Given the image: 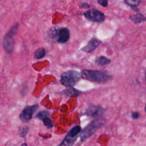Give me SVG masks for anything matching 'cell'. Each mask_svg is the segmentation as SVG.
Wrapping results in <instances>:
<instances>
[{"label": "cell", "mask_w": 146, "mask_h": 146, "mask_svg": "<svg viewBox=\"0 0 146 146\" xmlns=\"http://www.w3.org/2000/svg\"><path fill=\"white\" fill-rule=\"evenodd\" d=\"M104 112V110L100 106H92L87 110V114L91 116L94 119H98Z\"/></svg>", "instance_id": "9"}, {"label": "cell", "mask_w": 146, "mask_h": 146, "mask_svg": "<svg viewBox=\"0 0 146 146\" xmlns=\"http://www.w3.org/2000/svg\"><path fill=\"white\" fill-rule=\"evenodd\" d=\"M141 2V0H125V3L131 7L137 6Z\"/></svg>", "instance_id": "17"}, {"label": "cell", "mask_w": 146, "mask_h": 146, "mask_svg": "<svg viewBox=\"0 0 146 146\" xmlns=\"http://www.w3.org/2000/svg\"><path fill=\"white\" fill-rule=\"evenodd\" d=\"M83 73L88 80L92 82H105L112 78L111 76L100 70H84Z\"/></svg>", "instance_id": "3"}, {"label": "cell", "mask_w": 146, "mask_h": 146, "mask_svg": "<svg viewBox=\"0 0 146 146\" xmlns=\"http://www.w3.org/2000/svg\"><path fill=\"white\" fill-rule=\"evenodd\" d=\"M81 127L80 126H75L73 127L66 135L64 139L60 145H72L78 138V136L80 132Z\"/></svg>", "instance_id": "5"}, {"label": "cell", "mask_w": 146, "mask_h": 146, "mask_svg": "<svg viewBox=\"0 0 146 146\" xmlns=\"http://www.w3.org/2000/svg\"><path fill=\"white\" fill-rule=\"evenodd\" d=\"M100 43L101 41L99 40L98 38L94 37L90 39L88 44L86 46L82 47L81 50L86 52H91L95 50Z\"/></svg>", "instance_id": "8"}, {"label": "cell", "mask_w": 146, "mask_h": 146, "mask_svg": "<svg viewBox=\"0 0 146 146\" xmlns=\"http://www.w3.org/2000/svg\"><path fill=\"white\" fill-rule=\"evenodd\" d=\"M68 88L65 90L63 91V93H64L66 95H68L70 96H72L73 95H78L79 93V91L73 88L72 87H68Z\"/></svg>", "instance_id": "14"}, {"label": "cell", "mask_w": 146, "mask_h": 146, "mask_svg": "<svg viewBox=\"0 0 146 146\" xmlns=\"http://www.w3.org/2000/svg\"><path fill=\"white\" fill-rule=\"evenodd\" d=\"M46 51L44 48L39 47L37 48L34 53V58L35 59H40L45 56Z\"/></svg>", "instance_id": "12"}, {"label": "cell", "mask_w": 146, "mask_h": 146, "mask_svg": "<svg viewBox=\"0 0 146 146\" xmlns=\"http://www.w3.org/2000/svg\"><path fill=\"white\" fill-rule=\"evenodd\" d=\"M80 7H82V8H89L90 7V5H88L86 2H84L81 5Z\"/></svg>", "instance_id": "22"}, {"label": "cell", "mask_w": 146, "mask_h": 146, "mask_svg": "<svg viewBox=\"0 0 146 146\" xmlns=\"http://www.w3.org/2000/svg\"><path fill=\"white\" fill-rule=\"evenodd\" d=\"M139 116H140L139 113L138 112H133L132 113V115H131V117H132V118L133 119H138Z\"/></svg>", "instance_id": "21"}, {"label": "cell", "mask_w": 146, "mask_h": 146, "mask_svg": "<svg viewBox=\"0 0 146 146\" xmlns=\"http://www.w3.org/2000/svg\"><path fill=\"white\" fill-rule=\"evenodd\" d=\"M43 121L44 126H46L47 128L50 129L53 127V123H52V120L49 117H47L44 118L43 120Z\"/></svg>", "instance_id": "19"}, {"label": "cell", "mask_w": 146, "mask_h": 146, "mask_svg": "<svg viewBox=\"0 0 146 146\" xmlns=\"http://www.w3.org/2000/svg\"><path fill=\"white\" fill-rule=\"evenodd\" d=\"M59 29L58 27H54L50 29L48 33V38L51 39H54L58 38V33H59Z\"/></svg>", "instance_id": "13"}, {"label": "cell", "mask_w": 146, "mask_h": 146, "mask_svg": "<svg viewBox=\"0 0 146 146\" xmlns=\"http://www.w3.org/2000/svg\"><path fill=\"white\" fill-rule=\"evenodd\" d=\"M81 74L78 71L70 70L64 71L61 75V83L66 87L74 86L81 78Z\"/></svg>", "instance_id": "2"}, {"label": "cell", "mask_w": 146, "mask_h": 146, "mask_svg": "<svg viewBox=\"0 0 146 146\" xmlns=\"http://www.w3.org/2000/svg\"><path fill=\"white\" fill-rule=\"evenodd\" d=\"M86 19L93 22H102L105 19V15L102 12L95 9H90L84 13Z\"/></svg>", "instance_id": "6"}, {"label": "cell", "mask_w": 146, "mask_h": 146, "mask_svg": "<svg viewBox=\"0 0 146 146\" xmlns=\"http://www.w3.org/2000/svg\"><path fill=\"white\" fill-rule=\"evenodd\" d=\"M144 111H145V112H146V106H145V107L144 108Z\"/></svg>", "instance_id": "23"}, {"label": "cell", "mask_w": 146, "mask_h": 146, "mask_svg": "<svg viewBox=\"0 0 146 146\" xmlns=\"http://www.w3.org/2000/svg\"><path fill=\"white\" fill-rule=\"evenodd\" d=\"M129 18L135 23H140L146 21V17L140 13L131 15Z\"/></svg>", "instance_id": "11"}, {"label": "cell", "mask_w": 146, "mask_h": 146, "mask_svg": "<svg viewBox=\"0 0 146 146\" xmlns=\"http://www.w3.org/2000/svg\"><path fill=\"white\" fill-rule=\"evenodd\" d=\"M50 115V112L47 111H42L39 112L36 115V117L39 120H43L44 118L48 117Z\"/></svg>", "instance_id": "15"}, {"label": "cell", "mask_w": 146, "mask_h": 146, "mask_svg": "<svg viewBox=\"0 0 146 146\" xmlns=\"http://www.w3.org/2000/svg\"><path fill=\"white\" fill-rule=\"evenodd\" d=\"M104 123V122L103 119H97L91 122L83 130V131L80 133V137L81 141H84L90 136H91L99 127L103 125Z\"/></svg>", "instance_id": "4"}, {"label": "cell", "mask_w": 146, "mask_h": 146, "mask_svg": "<svg viewBox=\"0 0 146 146\" xmlns=\"http://www.w3.org/2000/svg\"><path fill=\"white\" fill-rule=\"evenodd\" d=\"M19 27L18 23H15L5 35L3 39V46L7 53H11L15 44V38Z\"/></svg>", "instance_id": "1"}, {"label": "cell", "mask_w": 146, "mask_h": 146, "mask_svg": "<svg viewBox=\"0 0 146 146\" xmlns=\"http://www.w3.org/2000/svg\"><path fill=\"white\" fill-rule=\"evenodd\" d=\"M29 127L28 126H23L22 127H21V128L19 129V135L21 137H25L27 132H29Z\"/></svg>", "instance_id": "18"}, {"label": "cell", "mask_w": 146, "mask_h": 146, "mask_svg": "<svg viewBox=\"0 0 146 146\" xmlns=\"http://www.w3.org/2000/svg\"><path fill=\"white\" fill-rule=\"evenodd\" d=\"M70 36V31L67 28L60 29L59 30L57 42L59 43H64L67 42Z\"/></svg>", "instance_id": "10"}, {"label": "cell", "mask_w": 146, "mask_h": 146, "mask_svg": "<svg viewBox=\"0 0 146 146\" xmlns=\"http://www.w3.org/2000/svg\"><path fill=\"white\" fill-rule=\"evenodd\" d=\"M98 2L100 5L104 7H107L108 5V0H98Z\"/></svg>", "instance_id": "20"}, {"label": "cell", "mask_w": 146, "mask_h": 146, "mask_svg": "<svg viewBox=\"0 0 146 146\" xmlns=\"http://www.w3.org/2000/svg\"><path fill=\"white\" fill-rule=\"evenodd\" d=\"M39 105L38 104L33 106H29L26 107L21 112L19 117L23 122H27L32 119L33 115L36 110L38 108Z\"/></svg>", "instance_id": "7"}, {"label": "cell", "mask_w": 146, "mask_h": 146, "mask_svg": "<svg viewBox=\"0 0 146 146\" xmlns=\"http://www.w3.org/2000/svg\"><path fill=\"white\" fill-rule=\"evenodd\" d=\"M145 79H146V76H145Z\"/></svg>", "instance_id": "24"}, {"label": "cell", "mask_w": 146, "mask_h": 146, "mask_svg": "<svg viewBox=\"0 0 146 146\" xmlns=\"http://www.w3.org/2000/svg\"><path fill=\"white\" fill-rule=\"evenodd\" d=\"M110 62H111V60L109 59L106 58L105 56H101L98 60V64L100 66H104V65L109 64L110 63Z\"/></svg>", "instance_id": "16"}]
</instances>
